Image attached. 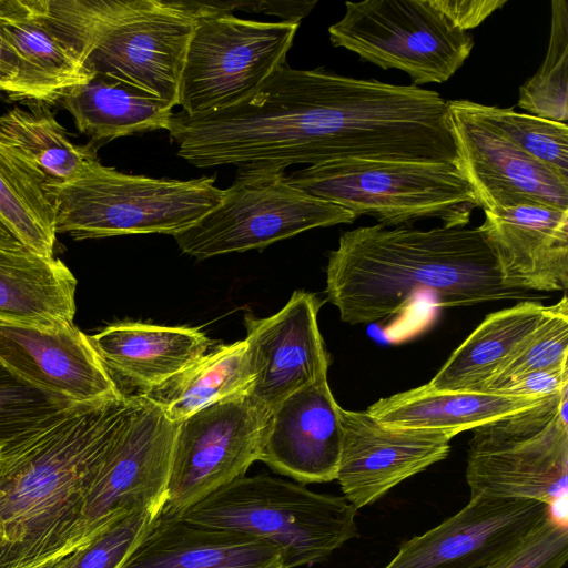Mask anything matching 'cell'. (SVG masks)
I'll use <instances>...</instances> for the list:
<instances>
[{
    "label": "cell",
    "instance_id": "cell-35",
    "mask_svg": "<svg viewBox=\"0 0 568 568\" xmlns=\"http://www.w3.org/2000/svg\"><path fill=\"white\" fill-rule=\"evenodd\" d=\"M567 559V520L552 511L514 550L486 568H562Z\"/></svg>",
    "mask_w": 568,
    "mask_h": 568
},
{
    "label": "cell",
    "instance_id": "cell-33",
    "mask_svg": "<svg viewBox=\"0 0 568 568\" xmlns=\"http://www.w3.org/2000/svg\"><path fill=\"white\" fill-rule=\"evenodd\" d=\"M71 405L28 384L0 362V448Z\"/></svg>",
    "mask_w": 568,
    "mask_h": 568
},
{
    "label": "cell",
    "instance_id": "cell-16",
    "mask_svg": "<svg viewBox=\"0 0 568 568\" xmlns=\"http://www.w3.org/2000/svg\"><path fill=\"white\" fill-rule=\"evenodd\" d=\"M322 303L315 294L294 291L277 313L263 318L244 316L252 374L246 393L265 410L327 377L331 361L317 323Z\"/></svg>",
    "mask_w": 568,
    "mask_h": 568
},
{
    "label": "cell",
    "instance_id": "cell-36",
    "mask_svg": "<svg viewBox=\"0 0 568 568\" xmlns=\"http://www.w3.org/2000/svg\"><path fill=\"white\" fill-rule=\"evenodd\" d=\"M568 387V362L517 377L499 394L516 397H547Z\"/></svg>",
    "mask_w": 568,
    "mask_h": 568
},
{
    "label": "cell",
    "instance_id": "cell-24",
    "mask_svg": "<svg viewBox=\"0 0 568 568\" xmlns=\"http://www.w3.org/2000/svg\"><path fill=\"white\" fill-rule=\"evenodd\" d=\"M547 397L437 390L427 383L381 398L368 406L366 412L386 426L437 430L454 437L458 433L531 408Z\"/></svg>",
    "mask_w": 568,
    "mask_h": 568
},
{
    "label": "cell",
    "instance_id": "cell-37",
    "mask_svg": "<svg viewBox=\"0 0 568 568\" xmlns=\"http://www.w3.org/2000/svg\"><path fill=\"white\" fill-rule=\"evenodd\" d=\"M456 28L469 31L478 27L507 0H430Z\"/></svg>",
    "mask_w": 568,
    "mask_h": 568
},
{
    "label": "cell",
    "instance_id": "cell-9",
    "mask_svg": "<svg viewBox=\"0 0 568 568\" xmlns=\"http://www.w3.org/2000/svg\"><path fill=\"white\" fill-rule=\"evenodd\" d=\"M191 34L179 84L182 112L194 115L236 104L285 63L300 23L235 17L210 1Z\"/></svg>",
    "mask_w": 568,
    "mask_h": 568
},
{
    "label": "cell",
    "instance_id": "cell-7",
    "mask_svg": "<svg viewBox=\"0 0 568 568\" xmlns=\"http://www.w3.org/2000/svg\"><path fill=\"white\" fill-rule=\"evenodd\" d=\"M568 387L473 430L466 481L473 498L537 500L566 508Z\"/></svg>",
    "mask_w": 568,
    "mask_h": 568
},
{
    "label": "cell",
    "instance_id": "cell-39",
    "mask_svg": "<svg viewBox=\"0 0 568 568\" xmlns=\"http://www.w3.org/2000/svg\"><path fill=\"white\" fill-rule=\"evenodd\" d=\"M20 72V62L11 49L0 37V80L7 87V95L10 97L16 80Z\"/></svg>",
    "mask_w": 568,
    "mask_h": 568
},
{
    "label": "cell",
    "instance_id": "cell-14",
    "mask_svg": "<svg viewBox=\"0 0 568 568\" xmlns=\"http://www.w3.org/2000/svg\"><path fill=\"white\" fill-rule=\"evenodd\" d=\"M342 446L336 479L356 509L381 499L405 479L445 459L449 434L386 426L366 410L341 407Z\"/></svg>",
    "mask_w": 568,
    "mask_h": 568
},
{
    "label": "cell",
    "instance_id": "cell-21",
    "mask_svg": "<svg viewBox=\"0 0 568 568\" xmlns=\"http://www.w3.org/2000/svg\"><path fill=\"white\" fill-rule=\"evenodd\" d=\"M121 568H286L283 551L240 531L159 516Z\"/></svg>",
    "mask_w": 568,
    "mask_h": 568
},
{
    "label": "cell",
    "instance_id": "cell-5",
    "mask_svg": "<svg viewBox=\"0 0 568 568\" xmlns=\"http://www.w3.org/2000/svg\"><path fill=\"white\" fill-rule=\"evenodd\" d=\"M295 187L384 227L436 219L464 227L480 207L465 172L446 162L347 159L286 175Z\"/></svg>",
    "mask_w": 568,
    "mask_h": 568
},
{
    "label": "cell",
    "instance_id": "cell-18",
    "mask_svg": "<svg viewBox=\"0 0 568 568\" xmlns=\"http://www.w3.org/2000/svg\"><path fill=\"white\" fill-rule=\"evenodd\" d=\"M478 226L504 286L526 292L568 288V210L520 201L484 210Z\"/></svg>",
    "mask_w": 568,
    "mask_h": 568
},
{
    "label": "cell",
    "instance_id": "cell-28",
    "mask_svg": "<svg viewBox=\"0 0 568 568\" xmlns=\"http://www.w3.org/2000/svg\"><path fill=\"white\" fill-rule=\"evenodd\" d=\"M0 222L27 248L54 257L55 214L45 179L1 136Z\"/></svg>",
    "mask_w": 568,
    "mask_h": 568
},
{
    "label": "cell",
    "instance_id": "cell-27",
    "mask_svg": "<svg viewBox=\"0 0 568 568\" xmlns=\"http://www.w3.org/2000/svg\"><path fill=\"white\" fill-rule=\"evenodd\" d=\"M252 382L245 339L203 355L161 385L142 392L180 423L223 398L247 392Z\"/></svg>",
    "mask_w": 568,
    "mask_h": 568
},
{
    "label": "cell",
    "instance_id": "cell-2",
    "mask_svg": "<svg viewBox=\"0 0 568 568\" xmlns=\"http://www.w3.org/2000/svg\"><path fill=\"white\" fill-rule=\"evenodd\" d=\"M130 396L73 404L0 448V568H38L77 548L94 476Z\"/></svg>",
    "mask_w": 568,
    "mask_h": 568
},
{
    "label": "cell",
    "instance_id": "cell-38",
    "mask_svg": "<svg viewBox=\"0 0 568 568\" xmlns=\"http://www.w3.org/2000/svg\"><path fill=\"white\" fill-rule=\"evenodd\" d=\"M212 4L221 11L229 12L230 10H251L255 12H264L283 18L284 22L300 23V20L307 16L316 1H260V2H243V1H227L217 2L211 1Z\"/></svg>",
    "mask_w": 568,
    "mask_h": 568
},
{
    "label": "cell",
    "instance_id": "cell-20",
    "mask_svg": "<svg viewBox=\"0 0 568 568\" xmlns=\"http://www.w3.org/2000/svg\"><path fill=\"white\" fill-rule=\"evenodd\" d=\"M0 37L20 62L12 100L59 102L92 77L51 29L44 0H0Z\"/></svg>",
    "mask_w": 568,
    "mask_h": 568
},
{
    "label": "cell",
    "instance_id": "cell-3",
    "mask_svg": "<svg viewBox=\"0 0 568 568\" xmlns=\"http://www.w3.org/2000/svg\"><path fill=\"white\" fill-rule=\"evenodd\" d=\"M48 23L87 71L179 104L200 8L191 0H44Z\"/></svg>",
    "mask_w": 568,
    "mask_h": 568
},
{
    "label": "cell",
    "instance_id": "cell-40",
    "mask_svg": "<svg viewBox=\"0 0 568 568\" xmlns=\"http://www.w3.org/2000/svg\"><path fill=\"white\" fill-rule=\"evenodd\" d=\"M0 246L1 247H11V248L23 246L1 222H0Z\"/></svg>",
    "mask_w": 568,
    "mask_h": 568
},
{
    "label": "cell",
    "instance_id": "cell-11",
    "mask_svg": "<svg viewBox=\"0 0 568 568\" xmlns=\"http://www.w3.org/2000/svg\"><path fill=\"white\" fill-rule=\"evenodd\" d=\"M178 425L145 395H130L88 491L74 536L77 548L128 514L162 510Z\"/></svg>",
    "mask_w": 568,
    "mask_h": 568
},
{
    "label": "cell",
    "instance_id": "cell-10",
    "mask_svg": "<svg viewBox=\"0 0 568 568\" xmlns=\"http://www.w3.org/2000/svg\"><path fill=\"white\" fill-rule=\"evenodd\" d=\"M328 34L334 47L384 70L398 69L416 87L446 82L474 47L473 34L456 28L430 0L346 2Z\"/></svg>",
    "mask_w": 568,
    "mask_h": 568
},
{
    "label": "cell",
    "instance_id": "cell-22",
    "mask_svg": "<svg viewBox=\"0 0 568 568\" xmlns=\"http://www.w3.org/2000/svg\"><path fill=\"white\" fill-rule=\"evenodd\" d=\"M110 374L151 389L181 373L203 355L210 338L199 328L121 322L89 336Z\"/></svg>",
    "mask_w": 568,
    "mask_h": 568
},
{
    "label": "cell",
    "instance_id": "cell-26",
    "mask_svg": "<svg viewBox=\"0 0 568 568\" xmlns=\"http://www.w3.org/2000/svg\"><path fill=\"white\" fill-rule=\"evenodd\" d=\"M552 305L521 301L488 314L428 382L437 390L481 392L500 365L550 314Z\"/></svg>",
    "mask_w": 568,
    "mask_h": 568
},
{
    "label": "cell",
    "instance_id": "cell-23",
    "mask_svg": "<svg viewBox=\"0 0 568 568\" xmlns=\"http://www.w3.org/2000/svg\"><path fill=\"white\" fill-rule=\"evenodd\" d=\"M77 280L59 258L0 246V323L50 328L73 323Z\"/></svg>",
    "mask_w": 568,
    "mask_h": 568
},
{
    "label": "cell",
    "instance_id": "cell-34",
    "mask_svg": "<svg viewBox=\"0 0 568 568\" xmlns=\"http://www.w3.org/2000/svg\"><path fill=\"white\" fill-rule=\"evenodd\" d=\"M161 514L159 508L121 517L68 556L63 568H121Z\"/></svg>",
    "mask_w": 568,
    "mask_h": 568
},
{
    "label": "cell",
    "instance_id": "cell-41",
    "mask_svg": "<svg viewBox=\"0 0 568 568\" xmlns=\"http://www.w3.org/2000/svg\"><path fill=\"white\" fill-rule=\"evenodd\" d=\"M69 555L60 557V558H58L55 560H52V561H50L48 564H44V565H42V566H40L38 568H63L65 562H67V560H68V556Z\"/></svg>",
    "mask_w": 568,
    "mask_h": 568
},
{
    "label": "cell",
    "instance_id": "cell-8",
    "mask_svg": "<svg viewBox=\"0 0 568 568\" xmlns=\"http://www.w3.org/2000/svg\"><path fill=\"white\" fill-rule=\"evenodd\" d=\"M222 201L173 235L181 251L197 260L263 248L302 232L351 224V211L292 185L284 169L243 164Z\"/></svg>",
    "mask_w": 568,
    "mask_h": 568
},
{
    "label": "cell",
    "instance_id": "cell-25",
    "mask_svg": "<svg viewBox=\"0 0 568 568\" xmlns=\"http://www.w3.org/2000/svg\"><path fill=\"white\" fill-rule=\"evenodd\" d=\"M59 103L94 149L121 136L166 130L173 113L168 101L103 74L74 87Z\"/></svg>",
    "mask_w": 568,
    "mask_h": 568
},
{
    "label": "cell",
    "instance_id": "cell-29",
    "mask_svg": "<svg viewBox=\"0 0 568 568\" xmlns=\"http://www.w3.org/2000/svg\"><path fill=\"white\" fill-rule=\"evenodd\" d=\"M0 136L43 174L45 184L73 181L98 160L97 149L74 144L44 104L0 115Z\"/></svg>",
    "mask_w": 568,
    "mask_h": 568
},
{
    "label": "cell",
    "instance_id": "cell-4",
    "mask_svg": "<svg viewBox=\"0 0 568 568\" xmlns=\"http://www.w3.org/2000/svg\"><path fill=\"white\" fill-rule=\"evenodd\" d=\"M356 513L344 497L260 474L234 479L173 518L265 540L295 568L322 562L357 537Z\"/></svg>",
    "mask_w": 568,
    "mask_h": 568
},
{
    "label": "cell",
    "instance_id": "cell-30",
    "mask_svg": "<svg viewBox=\"0 0 568 568\" xmlns=\"http://www.w3.org/2000/svg\"><path fill=\"white\" fill-rule=\"evenodd\" d=\"M517 105L529 114L566 123L568 119V3L551 1V30L546 57L519 88Z\"/></svg>",
    "mask_w": 568,
    "mask_h": 568
},
{
    "label": "cell",
    "instance_id": "cell-15",
    "mask_svg": "<svg viewBox=\"0 0 568 568\" xmlns=\"http://www.w3.org/2000/svg\"><path fill=\"white\" fill-rule=\"evenodd\" d=\"M463 170L483 210L529 200L568 210V182L485 120L469 100L447 101Z\"/></svg>",
    "mask_w": 568,
    "mask_h": 568
},
{
    "label": "cell",
    "instance_id": "cell-6",
    "mask_svg": "<svg viewBox=\"0 0 568 568\" xmlns=\"http://www.w3.org/2000/svg\"><path fill=\"white\" fill-rule=\"evenodd\" d=\"M214 176L193 180L125 174L94 161L79 178L45 184L55 231L77 241L128 234L175 235L223 199Z\"/></svg>",
    "mask_w": 568,
    "mask_h": 568
},
{
    "label": "cell",
    "instance_id": "cell-1",
    "mask_svg": "<svg viewBox=\"0 0 568 568\" xmlns=\"http://www.w3.org/2000/svg\"><path fill=\"white\" fill-rule=\"evenodd\" d=\"M326 297L351 325L402 312L427 293L442 307L546 298L503 285L495 256L477 227L359 226L329 252Z\"/></svg>",
    "mask_w": 568,
    "mask_h": 568
},
{
    "label": "cell",
    "instance_id": "cell-32",
    "mask_svg": "<svg viewBox=\"0 0 568 568\" xmlns=\"http://www.w3.org/2000/svg\"><path fill=\"white\" fill-rule=\"evenodd\" d=\"M568 362V300L552 304L550 314L500 365L481 392L497 393L519 376Z\"/></svg>",
    "mask_w": 568,
    "mask_h": 568
},
{
    "label": "cell",
    "instance_id": "cell-19",
    "mask_svg": "<svg viewBox=\"0 0 568 568\" xmlns=\"http://www.w3.org/2000/svg\"><path fill=\"white\" fill-rule=\"evenodd\" d=\"M339 412L327 377L293 392L268 412L260 460L303 484L336 479Z\"/></svg>",
    "mask_w": 568,
    "mask_h": 568
},
{
    "label": "cell",
    "instance_id": "cell-12",
    "mask_svg": "<svg viewBox=\"0 0 568 568\" xmlns=\"http://www.w3.org/2000/svg\"><path fill=\"white\" fill-rule=\"evenodd\" d=\"M268 412L246 393L217 400L179 423L160 516L173 518L260 460Z\"/></svg>",
    "mask_w": 568,
    "mask_h": 568
},
{
    "label": "cell",
    "instance_id": "cell-13",
    "mask_svg": "<svg viewBox=\"0 0 568 568\" xmlns=\"http://www.w3.org/2000/svg\"><path fill=\"white\" fill-rule=\"evenodd\" d=\"M551 513L537 500L473 498L436 527L404 541L383 568H486Z\"/></svg>",
    "mask_w": 568,
    "mask_h": 568
},
{
    "label": "cell",
    "instance_id": "cell-17",
    "mask_svg": "<svg viewBox=\"0 0 568 568\" xmlns=\"http://www.w3.org/2000/svg\"><path fill=\"white\" fill-rule=\"evenodd\" d=\"M0 362L28 384L72 404L123 396L89 336L73 323L50 328L0 323Z\"/></svg>",
    "mask_w": 568,
    "mask_h": 568
},
{
    "label": "cell",
    "instance_id": "cell-31",
    "mask_svg": "<svg viewBox=\"0 0 568 568\" xmlns=\"http://www.w3.org/2000/svg\"><path fill=\"white\" fill-rule=\"evenodd\" d=\"M476 111L519 149L568 182V126L513 108L475 102Z\"/></svg>",
    "mask_w": 568,
    "mask_h": 568
},
{
    "label": "cell",
    "instance_id": "cell-42",
    "mask_svg": "<svg viewBox=\"0 0 568 568\" xmlns=\"http://www.w3.org/2000/svg\"><path fill=\"white\" fill-rule=\"evenodd\" d=\"M0 92L7 93V87L1 80H0Z\"/></svg>",
    "mask_w": 568,
    "mask_h": 568
}]
</instances>
